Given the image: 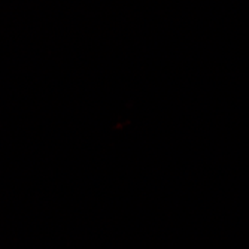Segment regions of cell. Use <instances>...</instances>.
Listing matches in <instances>:
<instances>
[]
</instances>
